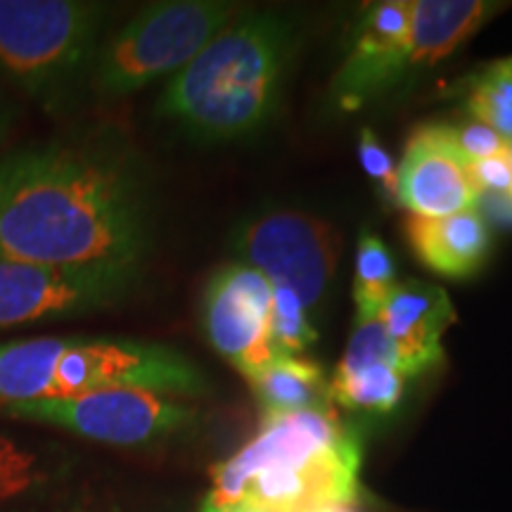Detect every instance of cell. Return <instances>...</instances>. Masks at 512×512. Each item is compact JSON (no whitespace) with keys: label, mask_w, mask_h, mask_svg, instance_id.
<instances>
[{"label":"cell","mask_w":512,"mask_h":512,"mask_svg":"<svg viewBox=\"0 0 512 512\" xmlns=\"http://www.w3.org/2000/svg\"><path fill=\"white\" fill-rule=\"evenodd\" d=\"M155 197L112 124L74 126L0 155V254L60 268H145Z\"/></svg>","instance_id":"1"},{"label":"cell","mask_w":512,"mask_h":512,"mask_svg":"<svg viewBox=\"0 0 512 512\" xmlns=\"http://www.w3.org/2000/svg\"><path fill=\"white\" fill-rule=\"evenodd\" d=\"M299 48V27L278 10L240 15L174 74L157 117L192 143L223 145L256 136L278 112Z\"/></svg>","instance_id":"2"},{"label":"cell","mask_w":512,"mask_h":512,"mask_svg":"<svg viewBox=\"0 0 512 512\" xmlns=\"http://www.w3.org/2000/svg\"><path fill=\"white\" fill-rule=\"evenodd\" d=\"M361 444L332 408L271 415L211 470L202 512H316L356 503Z\"/></svg>","instance_id":"3"},{"label":"cell","mask_w":512,"mask_h":512,"mask_svg":"<svg viewBox=\"0 0 512 512\" xmlns=\"http://www.w3.org/2000/svg\"><path fill=\"white\" fill-rule=\"evenodd\" d=\"M102 389H147L190 399L207 377L174 347L124 337H27L0 342V408Z\"/></svg>","instance_id":"4"},{"label":"cell","mask_w":512,"mask_h":512,"mask_svg":"<svg viewBox=\"0 0 512 512\" xmlns=\"http://www.w3.org/2000/svg\"><path fill=\"white\" fill-rule=\"evenodd\" d=\"M110 10L91 0H0V83L50 117L88 93Z\"/></svg>","instance_id":"5"},{"label":"cell","mask_w":512,"mask_h":512,"mask_svg":"<svg viewBox=\"0 0 512 512\" xmlns=\"http://www.w3.org/2000/svg\"><path fill=\"white\" fill-rule=\"evenodd\" d=\"M240 15L221 0H166L133 15L95 55L88 93L105 100L133 95L174 76Z\"/></svg>","instance_id":"6"},{"label":"cell","mask_w":512,"mask_h":512,"mask_svg":"<svg viewBox=\"0 0 512 512\" xmlns=\"http://www.w3.org/2000/svg\"><path fill=\"white\" fill-rule=\"evenodd\" d=\"M143 275L145 268H60L0 254V332L114 309Z\"/></svg>","instance_id":"7"},{"label":"cell","mask_w":512,"mask_h":512,"mask_svg":"<svg viewBox=\"0 0 512 512\" xmlns=\"http://www.w3.org/2000/svg\"><path fill=\"white\" fill-rule=\"evenodd\" d=\"M10 418L46 422L110 446H150L188 430L195 411L181 396L147 389H102L69 399L3 406Z\"/></svg>","instance_id":"8"},{"label":"cell","mask_w":512,"mask_h":512,"mask_svg":"<svg viewBox=\"0 0 512 512\" xmlns=\"http://www.w3.org/2000/svg\"><path fill=\"white\" fill-rule=\"evenodd\" d=\"M233 252L238 264L297 294L306 311H316L335 280L339 235L328 221L302 211H268L235 230Z\"/></svg>","instance_id":"9"},{"label":"cell","mask_w":512,"mask_h":512,"mask_svg":"<svg viewBox=\"0 0 512 512\" xmlns=\"http://www.w3.org/2000/svg\"><path fill=\"white\" fill-rule=\"evenodd\" d=\"M271 311L273 285L238 261L219 268L204 290V335L249 382L278 358L271 344Z\"/></svg>","instance_id":"10"},{"label":"cell","mask_w":512,"mask_h":512,"mask_svg":"<svg viewBox=\"0 0 512 512\" xmlns=\"http://www.w3.org/2000/svg\"><path fill=\"white\" fill-rule=\"evenodd\" d=\"M394 200L411 216L425 219L475 209L470 162L458 150L451 124H427L413 131L396 166Z\"/></svg>","instance_id":"11"},{"label":"cell","mask_w":512,"mask_h":512,"mask_svg":"<svg viewBox=\"0 0 512 512\" xmlns=\"http://www.w3.org/2000/svg\"><path fill=\"white\" fill-rule=\"evenodd\" d=\"M411 3L387 0L363 12L347 60L332 79V98L342 110H361L370 100L401 86Z\"/></svg>","instance_id":"12"},{"label":"cell","mask_w":512,"mask_h":512,"mask_svg":"<svg viewBox=\"0 0 512 512\" xmlns=\"http://www.w3.org/2000/svg\"><path fill=\"white\" fill-rule=\"evenodd\" d=\"M380 320L394 344L396 368L413 377L444 361V335L456 323V309L441 287L403 280L384 302Z\"/></svg>","instance_id":"13"},{"label":"cell","mask_w":512,"mask_h":512,"mask_svg":"<svg viewBox=\"0 0 512 512\" xmlns=\"http://www.w3.org/2000/svg\"><path fill=\"white\" fill-rule=\"evenodd\" d=\"M505 8V3L489 0H415L411 3L403 81L437 67Z\"/></svg>","instance_id":"14"},{"label":"cell","mask_w":512,"mask_h":512,"mask_svg":"<svg viewBox=\"0 0 512 512\" xmlns=\"http://www.w3.org/2000/svg\"><path fill=\"white\" fill-rule=\"evenodd\" d=\"M406 238L415 259L427 271L451 280L470 278L482 271L491 252L489 223L477 207L441 219L408 216Z\"/></svg>","instance_id":"15"},{"label":"cell","mask_w":512,"mask_h":512,"mask_svg":"<svg viewBox=\"0 0 512 512\" xmlns=\"http://www.w3.org/2000/svg\"><path fill=\"white\" fill-rule=\"evenodd\" d=\"M256 401L264 408V418L313 411L332 406L328 377L318 363L299 356H280L261 370L252 382Z\"/></svg>","instance_id":"16"},{"label":"cell","mask_w":512,"mask_h":512,"mask_svg":"<svg viewBox=\"0 0 512 512\" xmlns=\"http://www.w3.org/2000/svg\"><path fill=\"white\" fill-rule=\"evenodd\" d=\"M328 396L349 411L389 413L399 406L406 377L396 366H370L349 375L330 377Z\"/></svg>","instance_id":"17"},{"label":"cell","mask_w":512,"mask_h":512,"mask_svg":"<svg viewBox=\"0 0 512 512\" xmlns=\"http://www.w3.org/2000/svg\"><path fill=\"white\" fill-rule=\"evenodd\" d=\"M396 266L389 247L373 233H363L356 247L354 302L356 316H380L396 287Z\"/></svg>","instance_id":"18"},{"label":"cell","mask_w":512,"mask_h":512,"mask_svg":"<svg viewBox=\"0 0 512 512\" xmlns=\"http://www.w3.org/2000/svg\"><path fill=\"white\" fill-rule=\"evenodd\" d=\"M316 339L318 332L297 294L285 287H273L271 344L275 356H302Z\"/></svg>","instance_id":"19"},{"label":"cell","mask_w":512,"mask_h":512,"mask_svg":"<svg viewBox=\"0 0 512 512\" xmlns=\"http://www.w3.org/2000/svg\"><path fill=\"white\" fill-rule=\"evenodd\" d=\"M370 366H396V351L380 316H356L354 332L332 375H349Z\"/></svg>","instance_id":"20"},{"label":"cell","mask_w":512,"mask_h":512,"mask_svg":"<svg viewBox=\"0 0 512 512\" xmlns=\"http://www.w3.org/2000/svg\"><path fill=\"white\" fill-rule=\"evenodd\" d=\"M467 112L494 128L505 143H512V81L482 69L470 86Z\"/></svg>","instance_id":"21"},{"label":"cell","mask_w":512,"mask_h":512,"mask_svg":"<svg viewBox=\"0 0 512 512\" xmlns=\"http://www.w3.org/2000/svg\"><path fill=\"white\" fill-rule=\"evenodd\" d=\"M451 128H453V136H456L458 150L463 152V157L470 164L482 162V159L501 157L505 155V150H508L510 145L498 136L494 128H489L477 119L463 121V124L458 126L451 124Z\"/></svg>","instance_id":"22"},{"label":"cell","mask_w":512,"mask_h":512,"mask_svg":"<svg viewBox=\"0 0 512 512\" xmlns=\"http://www.w3.org/2000/svg\"><path fill=\"white\" fill-rule=\"evenodd\" d=\"M358 162L373 181L382 183L384 190L394 197L396 164L370 128H361V133H358Z\"/></svg>","instance_id":"23"},{"label":"cell","mask_w":512,"mask_h":512,"mask_svg":"<svg viewBox=\"0 0 512 512\" xmlns=\"http://www.w3.org/2000/svg\"><path fill=\"white\" fill-rule=\"evenodd\" d=\"M470 178L479 192H508L512 183V171L505 155L482 159L470 164Z\"/></svg>","instance_id":"24"},{"label":"cell","mask_w":512,"mask_h":512,"mask_svg":"<svg viewBox=\"0 0 512 512\" xmlns=\"http://www.w3.org/2000/svg\"><path fill=\"white\" fill-rule=\"evenodd\" d=\"M41 479L38 467H0V501H8Z\"/></svg>","instance_id":"25"},{"label":"cell","mask_w":512,"mask_h":512,"mask_svg":"<svg viewBox=\"0 0 512 512\" xmlns=\"http://www.w3.org/2000/svg\"><path fill=\"white\" fill-rule=\"evenodd\" d=\"M475 207L486 223L491 219L501 226H512V197L508 192H479Z\"/></svg>","instance_id":"26"},{"label":"cell","mask_w":512,"mask_h":512,"mask_svg":"<svg viewBox=\"0 0 512 512\" xmlns=\"http://www.w3.org/2000/svg\"><path fill=\"white\" fill-rule=\"evenodd\" d=\"M22 117L17 100L12 98V93L5 86H0V147L8 143L12 133H15L17 121Z\"/></svg>","instance_id":"27"},{"label":"cell","mask_w":512,"mask_h":512,"mask_svg":"<svg viewBox=\"0 0 512 512\" xmlns=\"http://www.w3.org/2000/svg\"><path fill=\"white\" fill-rule=\"evenodd\" d=\"M0 467H36V458L22 451L15 441L0 437Z\"/></svg>","instance_id":"28"},{"label":"cell","mask_w":512,"mask_h":512,"mask_svg":"<svg viewBox=\"0 0 512 512\" xmlns=\"http://www.w3.org/2000/svg\"><path fill=\"white\" fill-rule=\"evenodd\" d=\"M486 72L501 76V79H508L512 81V57H505V60H498L494 64H489V67H484Z\"/></svg>","instance_id":"29"},{"label":"cell","mask_w":512,"mask_h":512,"mask_svg":"<svg viewBox=\"0 0 512 512\" xmlns=\"http://www.w3.org/2000/svg\"><path fill=\"white\" fill-rule=\"evenodd\" d=\"M316 512H361L356 503H337V505H328V508H320Z\"/></svg>","instance_id":"30"},{"label":"cell","mask_w":512,"mask_h":512,"mask_svg":"<svg viewBox=\"0 0 512 512\" xmlns=\"http://www.w3.org/2000/svg\"><path fill=\"white\" fill-rule=\"evenodd\" d=\"M505 159H508V164H510V171H512V143L508 145V150H505ZM508 195L512 197V183H510V190H508Z\"/></svg>","instance_id":"31"}]
</instances>
